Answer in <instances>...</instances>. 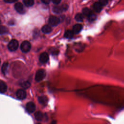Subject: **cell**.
<instances>
[{
    "mask_svg": "<svg viewBox=\"0 0 124 124\" xmlns=\"http://www.w3.org/2000/svg\"><path fill=\"white\" fill-rule=\"evenodd\" d=\"M8 66V63L7 62H5L3 63L1 66V71L3 74H5Z\"/></svg>",
    "mask_w": 124,
    "mask_h": 124,
    "instance_id": "cell-21",
    "label": "cell"
},
{
    "mask_svg": "<svg viewBox=\"0 0 124 124\" xmlns=\"http://www.w3.org/2000/svg\"><path fill=\"white\" fill-rule=\"evenodd\" d=\"M7 90V85L3 81H0V93H4Z\"/></svg>",
    "mask_w": 124,
    "mask_h": 124,
    "instance_id": "cell-14",
    "label": "cell"
},
{
    "mask_svg": "<svg viewBox=\"0 0 124 124\" xmlns=\"http://www.w3.org/2000/svg\"><path fill=\"white\" fill-rule=\"evenodd\" d=\"M102 6H103L99 2H96L93 5V8L95 12L99 13L102 9Z\"/></svg>",
    "mask_w": 124,
    "mask_h": 124,
    "instance_id": "cell-11",
    "label": "cell"
},
{
    "mask_svg": "<svg viewBox=\"0 0 124 124\" xmlns=\"http://www.w3.org/2000/svg\"></svg>",
    "mask_w": 124,
    "mask_h": 124,
    "instance_id": "cell-30",
    "label": "cell"
},
{
    "mask_svg": "<svg viewBox=\"0 0 124 124\" xmlns=\"http://www.w3.org/2000/svg\"><path fill=\"white\" fill-rule=\"evenodd\" d=\"M82 29V25H81L80 24H77L73 26L72 31H73L74 34H77L79 33L81 31Z\"/></svg>",
    "mask_w": 124,
    "mask_h": 124,
    "instance_id": "cell-10",
    "label": "cell"
},
{
    "mask_svg": "<svg viewBox=\"0 0 124 124\" xmlns=\"http://www.w3.org/2000/svg\"></svg>",
    "mask_w": 124,
    "mask_h": 124,
    "instance_id": "cell-31",
    "label": "cell"
},
{
    "mask_svg": "<svg viewBox=\"0 0 124 124\" xmlns=\"http://www.w3.org/2000/svg\"><path fill=\"white\" fill-rule=\"evenodd\" d=\"M15 10L19 14H23L25 13V9L22 5L20 2H17L15 5Z\"/></svg>",
    "mask_w": 124,
    "mask_h": 124,
    "instance_id": "cell-7",
    "label": "cell"
},
{
    "mask_svg": "<svg viewBox=\"0 0 124 124\" xmlns=\"http://www.w3.org/2000/svg\"><path fill=\"white\" fill-rule=\"evenodd\" d=\"M51 0L54 4H56V5L59 4L61 1V0Z\"/></svg>",
    "mask_w": 124,
    "mask_h": 124,
    "instance_id": "cell-25",
    "label": "cell"
},
{
    "mask_svg": "<svg viewBox=\"0 0 124 124\" xmlns=\"http://www.w3.org/2000/svg\"><path fill=\"white\" fill-rule=\"evenodd\" d=\"M8 48L11 51L16 50L18 47V42L15 39H13L9 43L8 45Z\"/></svg>",
    "mask_w": 124,
    "mask_h": 124,
    "instance_id": "cell-3",
    "label": "cell"
},
{
    "mask_svg": "<svg viewBox=\"0 0 124 124\" xmlns=\"http://www.w3.org/2000/svg\"><path fill=\"white\" fill-rule=\"evenodd\" d=\"M92 13V12L91 10L89 9L88 8L85 7L82 10V15L86 17H88Z\"/></svg>",
    "mask_w": 124,
    "mask_h": 124,
    "instance_id": "cell-16",
    "label": "cell"
},
{
    "mask_svg": "<svg viewBox=\"0 0 124 124\" xmlns=\"http://www.w3.org/2000/svg\"><path fill=\"white\" fill-rule=\"evenodd\" d=\"M39 124V123H38V124Z\"/></svg>",
    "mask_w": 124,
    "mask_h": 124,
    "instance_id": "cell-29",
    "label": "cell"
},
{
    "mask_svg": "<svg viewBox=\"0 0 124 124\" xmlns=\"http://www.w3.org/2000/svg\"><path fill=\"white\" fill-rule=\"evenodd\" d=\"M24 4L27 7H30L34 4V0H23Z\"/></svg>",
    "mask_w": 124,
    "mask_h": 124,
    "instance_id": "cell-18",
    "label": "cell"
},
{
    "mask_svg": "<svg viewBox=\"0 0 124 124\" xmlns=\"http://www.w3.org/2000/svg\"><path fill=\"white\" fill-rule=\"evenodd\" d=\"M16 0H4V1L7 3H13L16 1Z\"/></svg>",
    "mask_w": 124,
    "mask_h": 124,
    "instance_id": "cell-27",
    "label": "cell"
},
{
    "mask_svg": "<svg viewBox=\"0 0 124 124\" xmlns=\"http://www.w3.org/2000/svg\"><path fill=\"white\" fill-rule=\"evenodd\" d=\"M75 18L77 21L81 22L83 19V15L80 13L77 14L75 16Z\"/></svg>",
    "mask_w": 124,
    "mask_h": 124,
    "instance_id": "cell-19",
    "label": "cell"
},
{
    "mask_svg": "<svg viewBox=\"0 0 124 124\" xmlns=\"http://www.w3.org/2000/svg\"><path fill=\"white\" fill-rule=\"evenodd\" d=\"M74 33L71 30H67L65 31L64 34V36L67 39H71L73 37Z\"/></svg>",
    "mask_w": 124,
    "mask_h": 124,
    "instance_id": "cell-15",
    "label": "cell"
},
{
    "mask_svg": "<svg viewBox=\"0 0 124 124\" xmlns=\"http://www.w3.org/2000/svg\"><path fill=\"white\" fill-rule=\"evenodd\" d=\"M38 101L40 102V103H41L44 105H46L47 103L48 99L46 96L42 95V96H39L38 97Z\"/></svg>",
    "mask_w": 124,
    "mask_h": 124,
    "instance_id": "cell-13",
    "label": "cell"
},
{
    "mask_svg": "<svg viewBox=\"0 0 124 124\" xmlns=\"http://www.w3.org/2000/svg\"><path fill=\"white\" fill-rule=\"evenodd\" d=\"M88 20L90 21V22H92L94 20H95L96 18V16L95 14H94L93 13H92L88 17Z\"/></svg>",
    "mask_w": 124,
    "mask_h": 124,
    "instance_id": "cell-23",
    "label": "cell"
},
{
    "mask_svg": "<svg viewBox=\"0 0 124 124\" xmlns=\"http://www.w3.org/2000/svg\"><path fill=\"white\" fill-rule=\"evenodd\" d=\"M50 124H57V122H56V121L54 120V121H52V122Z\"/></svg>",
    "mask_w": 124,
    "mask_h": 124,
    "instance_id": "cell-28",
    "label": "cell"
},
{
    "mask_svg": "<svg viewBox=\"0 0 124 124\" xmlns=\"http://www.w3.org/2000/svg\"><path fill=\"white\" fill-rule=\"evenodd\" d=\"M16 96L19 99H24L26 97V93L23 89H19L16 92Z\"/></svg>",
    "mask_w": 124,
    "mask_h": 124,
    "instance_id": "cell-6",
    "label": "cell"
},
{
    "mask_svg": "<svg viewBox=\"0 0 124 124\" xmlns=\"http://www.w3.org/2000/svg\"><path fill=\"white\" fill-rule=\"evenodd\" d=\"M21 86L24 89H27V88H29L30 87L31 84L29 81H24V82H22L21 84Z\"/></svg>",
    "mask_w": 124,
    "mask_h": 124,
    "instance_id": "cell-22",
    "label": "cell"
},
{
    "mask_svg": "<svg viewBox=\"0 0 124 124\" xmlns=\"http://www.w3.org/2000/svg\"><path fill=\"white\" fill-rule=\"evenodd\" d=\"M68 9V5L66 4H63L61 6H55L53 8V12L56 14H60L63 11L67 10Z\"/></svg>",
    "mask_w": 124,
    "mask_h": 124,
    "instance_id": "cell-2",
    "label": "cell"
},
{
    "mask_svg": "<svg viewBox=\"0 0 124 124\" xmlns=\"http://www.w3.org/2000/svg\"><path fill=\"white\" fill-rule=\"evenodd\" d=\"M34 116H35V119L37 121H41V120H42L43 118V113L40 111L36 112L34 114Z\"/></svg>",
    "mask_w": 124,
    "mask_h": 124,
    "instance_id": "cell-17",
    "label": "cell"
},
{
    "mask_svg": "<svg viewBox=\"0 0 124 124\" xmlns=\"http://www.w3.org/2000/svg\"><path fill=\"white\" fill-rule=\"evenodd\" d=\"M46 73L45 70L43 69H39L37 71L35 76V79L36 81L39 82L42 80L46 77Z\"/></svg>",
    "mask_w": 124,
    "mask_h": 124,
    "instance_id": "cell-1",
    "label": "cell"
},
{
    "mask_svg": "<svg viewBox=\"0 0 124 124\" xmlns=\"http://www.w3.org/2000/svg\"><path fill=\"white\" fill-rule=\"evenodd\" d=\"M60 18L56 16H51L49 18L48 23L52 26H56L60 23Z\"/></svg>",
    "mask_w": 124,
    "mask_h": 124,
    "instance_id": "cell-5",
    "label": "cell"
},
{
    "mask_svg": "<svg viewBox=\"0 0 124 124\" xmlns=\"http://www.w3.org/2000/svg\"><path fill=\"white\" fill-rule=\"evenodd\" d=\"M31 48L30 43L27 41H23L20 45V49L23 52L27 53L29 52Z\"/></svg>",
    "mask_w": 124,
    "mask_h": 124,
    "instance_id": "cell-4",
    "label": "cell"
},
{
    "mask_svg": "<svg viewBox=\"0 0 124 124\" xmlns=\"http://www.w3.org/2000/svg\"><path fill=\"white\" fill-rule=\"evenodd\" d=\"M42 2L45 4H47L48 3H49V2H50L51 0H41Z\"/></svg>",
    "mask_w": 124,
    "mask_h": 124,
    "instance_id": "cell-26",
    "label": "cell"
},
{
    "mask_svg": "<svg viewBox=\"0 0 124 124\" xmlns=\"http://www.w3.org/2000/svg\"><path fill=\"white\" fill-rule=\"evenodd\" d=\"M99 2L102 6H105L108 4V0H99Z\"/></svg>",
    "mask_w": 124,
    "mask_h": 124,
    "instance_id": "cell-24",
    "label": "cell"
},
{
    "mask_svg": "<svg viewBox=\"0 0 124 124\" xmlns=\"http://www.w3.org/2000/svg\"><path fill=\"white\" fill-rule=\"evenodd\" d=\"M42 31L44 33H49L52 31V28L50 26L48 25H46L42 28Z\"/></svg>",
    "mask_w": 124,
    "mask_h": 124,
    "instance_id": "cell-12",
    "label": "cell"
},
{
    "mask_svg": "<svg viewBox=\"0 0 124 124\" xmlns=\"http://www.w3.org/2000/svg\"><path fill=\"white\" fill-rule=\"evenodd\" d=\"M26 110L29 113H32L35 110V105L32 102H29L26 105Z\"/></svg>",
    "mask_w": 124,
    "mask_h": 124,
    "instance_id": "cell-8",
    "label": "cell"
},
{
    "mask_svg": "<svg viewBox=\"0 0 124 124\" xmlns=\"http://www.w3.org/2000/svg\"><path fill=\"white\" fill-rule=\"evenodd\" d=\"M49 59L48 55L46 52H43L41 53L39 57V61L41 62L45 63L47 62Z\"/></svg>",
    "mask_w": 124,
    "mask_h": 124,
    "instance_id": "cell-9",
    "label": "cell"
},
{
    "mask_svg": "<svg viewBox=\"0 0 124 124\" xmlns=\"http://www.w3.org/2000/svg\"><path fill=\"white\" fill-rule=\"evenodd\" d=\"M8 32V30L6 27L0 25V35L7 33Z\"/></svg>",
    "mask_w": 124,
    "mask_h": 124,
    "instance_id": "cell-20",
    "label": "cell"
}]
</instances>
